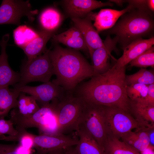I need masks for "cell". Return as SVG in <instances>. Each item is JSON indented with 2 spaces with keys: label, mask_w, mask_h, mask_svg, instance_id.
<instances>
[{
  "label": "cell",
  "mask_w": 154,
  "mask_h": 154,
  "mask_svg": "<svg viewBox=\"0 0 154 154\" xmlns=\"http://www.w3.org/2000/svg\"><path fill=\"white\" fill-rule=\"evenodd\" d=\"M38 35V32H37L26 25H20L13 31L15 42L21 48L27 46Z\"/></svg>",
  "instance_id": "cell-27"
},
{
  "label": "cell",
  "mask_w": 154,
  "mask_h": 154,
  "mask_svg": "<svg viewBox=\"0 0 154 154\" xmlns=\"http://www.w3.org/2000/svg\"><path fill=\"white\" fill-rule=\"evenodd\" d=\"M52 38L54 41L61 43L73 49L88 52L86 44L82 34L75 26L60 34L54 35Z\"/></svg>",
  "instance_id": "cell-19"
},
{
  "label": "cell",
  "mask_w": 154,
  "mask_h": 154,
  "mask_svg": "<svg viewBox=\"0 0 154 154\" xmlns=\"http://www.w3.org/2000/svg\"><path fill=\"white\" fill-rule=\"evenodd\" d=\"M130 66L141 68L154 67V47L152 46L129 63Z\"/></svg>",
  "instance_id": "cell-30"
},
{
  "label": "cell",
  "mask_w": 154,
  "mask_h": 154,
  "mask_svg": "<svg viewBox=\"0 0 154 154\" xmlns=\"http://www.w3.org/2000/svg\"><path fill=\"white\" fill-rule=\"evenodd\" d=\"M154 44L153 36L148 39L140 38L132 42L123 49L122 55L114 65L118 68L125 66Z\"/></svg>",
  "instance_id": "cell-16"
},
{
  "label": "cell",
  "mask_w": 154,
  "mask_h": 154,
  "mask_svg": "<svg viewBox=\"0 0 154 154\" xmlns=\"http://www.w3.org/2000/svg\"><path fill=\"white\" fill-rule=\"evenodd\" d=\"M9 38V35H3L1 41V54L0 55V89L15 85L20 79V73L15 72L10 67L8 62V56L6 47Z\"/></svg>",
  "instance_id": "cell-14"
},
{
  "label": "cell",
  "mask_w": 154,
  "mask_h": 154,
  "mask_svg": "<svg viewBox=\"0 0 154 154\" xmlns=\"http://www.w3.org/2000/svg\"><path fill=\"white\" fill-rule=\"evenodd\" d=\"M127 86L134 84H141L149 85L154 84L153 70L141 68L135 73L125 76Z\"/></svg>",
  "instance_id": "cell-28"
},
{
  "label": "cell",
  "mask_w": 154,
  "mask_h": 154,
  "mask_svg": "<svg viewBox=\"0 0 154 154\" xmlns=\"http://www.w3.org/2000/svg\"><path fill=\"white\" fill-rule=\"evenodd\" d=\"M13 122L10 119L6 120L0 118V140L16 141L18 132L14 127Z\"/></svg>",
  "instance_id": "cell-31"
},
{
  "label": "cell",
  "mask_w": 154,
  "mask_h": 154,
  "mask_svg": "<svg viewBox=\"0 0 154 154\" xmlns=\"http://www.w3.org/2000/svg\"><path fill=\"white\" fill-rule=\"evenodd\" d=\"M148 86L143 84H134L127 86L126 93L129 99L133 101L146 103L145 100Z\"/></svg>",
  "instance_id": "cell-29"
},
{
  "label": "cell",
  "mask_w": 154,
  "mask_h": 154,
  "mask_svg": "<svg viewBox=\"0 0 154 154\" xmlns=\"http://www.w3.org/2000/svg\"><path fill=\"white\" fill-rule=\"evenodd\" d=\"M79 124L95 140L103 151L108 139L104 106L85 101Z\"/></svg>",
  "instance_id": "cell-5"
},
{
  "label": "cell",
  "mask_w": 154,
  "mask_h": 154,
  "mask_svg": "<svg viewBox=\"0 0 154 154\" xmlns=\"http://www.w3.org/2000/svg\"><path fill=\"white\" fill-rule=\"evenodd\" d=\"M20 92L9 86L0 89V118L8 116L10 110L17 108Z\"/></svg>",
  "instance_id": "cell-23"
},
{
  "label": "cell",
  "mask_w": 154,
  "mask_h": 154,
  "mask_svg": "<svg viewBox=\"0 0 154 154\" xmlns=\"http://www.w3.org/2000/svg\"><path fill=\"white\" fill-rule=\"evenodd\" d=\"M154 28L152 13L133 8L120 17L108 34L115 35L123 49L132 42L150 35Z\"/></svg>",
  "instance_id": "cell-3"
},
{
  "label": "cell",
  "mask_w": 154,
  "mask_h": 154,
  "mask_svg": "<svg viewBox=\"0 0 154 154\" xmlns=\"http://www.w3.org/2000/svg\"><path fill=\"white\" fill-rule=\"evenodd\" d=\"M108 1L113 3H115L119 6H122L124 3H125V0H110Z\"/></svg>",
  "instance_id": "cell-40"
},
{
  "label": "cell",
  "mask_w": 154,
  "mask_h": 154,
  "mask_svg": "<svg viewBox=\"0 0 154 154\" xmlns=\"http://www.w3.org/2000/svg\"><path fill=\"white\" fill-rule=\"evenodd\" d=\"M104 107L108 137L120 139L127 132L141 126L129 112L116 108Z\"/></svg>",
  "instance_id": "cell-8"
},
{
  "label": "cell",
  "mask_w": 154,
  "mask_h": 154,
  "mask_svg": "<svg viewBox=\"0 0 154 154\" xmlns=\"http://www.w3.org/2000/svg\"><path fill=\"white\" fill-rule=\"evenodd\" d=\"M85 101L81 98L67 95L58 105L57 120L60 134L78 130Z\"/></svg>",
  "instance_id": "cell-6"
},
{
  "label": "cell",
  "mask_w": 154,
  "mask_h": 154,
  "mask_svg": "<svg viewBox=\"0 0 154 154\" xmlns=\"http://www.w3.org/2000/svg\"><path fill=\"white\" fill-rule=\"evenodd\" d=\"M40 108L33 97L21 92L18 98L17 107L14 109L19 114L27 116L33 114Z\"/></svg>",
  "instance_id": "cell-26"
},
{
  "label": "cell",
  "mask_w": 154,
  "mask_h": 154,
  "mask_svg": "<svg viewBox=\"0 0 154 154\" xmlns=\"http://www.w3.org/2000/svg\"><path fill=\"white\" fill-rule=\"evenodd\" d=\"M14 89L33 96L41 106L48 104L55 100H61L66 95V90L52 81L43 83L36 86L26 85L15 87Z\"/></svg>",
  "instance_id": "cell-10"
},
{
  "label": "cell",
  "mask_w": 154,
  "mask_h": 154,
  "mask_svg": "<svg viewBox=\"0 0 154 154\" xmlns=\"http://www.w3.org/2000/svg\"><path fill=\"white\" fill-rule=\"evenodd\" d=\"M33 145L37 154H47L54 151L65 149L76 146L78 142L75 134L72 135L64 134L51 136L33 135Z\"/></svg>",
  "instance_id": "cell-11"
},
{
  "label": "cell",
  "mask_w": 154,
  "mask_h": 154,
  "mask_svg": "<svg viewBox=\"0 0 154 154\" xmlns=\"http://www.w3.org/2000/svg\"><path fill=\"white\" fill-rule=\"evenodd\" d=\"M139 153L140 154H154V146L150 144L146 149Z\"/></svg>",
  "instance_id": "cell-35"
},
{
  "label": "cell",
  "mask_w": 154,
  "mask_h": 154,
  "mask_svg": "<svg viewBox=\"0 0 154 154\" xmlns=\"http://www.w3.org/2000/svg\"><path fill=\"white\" fill-rule=\"evenodd\" d=\"M38 12L37 10L32 9L29 0H3L0 6V25H19L24 16L33 22Z\"/></svg>",
  "instance_id": "cell-9"
},
{
  "label": "cell",
  "mask_w": 154,
  "mask_h": 154,
  "mask_svg": "<svg viewBox=\"0 0 154 154\" xmlns=\"http://www.w3.org/2000/svg\"><path fill=\"white\" fill-rule=\"evenodd\" d=\"M63 2L66 11L71 18H84L93 10L114 5L109 1L103 2L95 0H66Z\"/></svg>",
  "instance_id": "cell-15"
},
{
  "label": "cell",
  "mask_w": 154,
  "mask_h": 154,
  "mask_svg": "<svg viewBox=\"0 0 154 154\" xmlns=\"http://www.w3.org/2000/svg\"><path fill=\"white\" fill-rule=\"evenodd\" d=\"M104 46L98 48L93 52L91 57L93 62V76L103 74L111 68L110 59L111 53L117 51V39L108 35L103 42Z\"/></svg>",
  "instance_id": "cell-12"
},
{
  "label": "cell",
  "mask_w": 154,
  "mask_h": 154,
  "mask_svg": "<svg viewBox=\"0 0 154 154\" xmlns=\"http://www.w3.org/2000/svg\"><path fill=\"white\" fill-rule=\"evenodd\" d=\"M54 35L53 32L43 30L38 32V36L27 46L22 48L27 57L29 62L44 53L46 44Z\"/></svg>",
  "instance_id": "cell-22"
},
{
  "label": "cell",
  "mask_w": 154,
  "mask_h": 154,
  "mask_svg": "<svg viewBox=\"0 0 154 154\" xmlns=\"http://www.w3.org/2000/svg\"><path fill=\"white\" fill-rule=\"evenodd\" d=\"M147 6L149 9L152 12L154 11V0H147Z\"/></svg>",
  "instance_id": "cell-37"
},
{
  "label": "cell",
  "mask_w": 154,
  "mask_h": 154,
  "mask_svg": "<svg viewBox=\"0 0 154 154\" xmlns=\"http://www.w3.org/2000/svg\"><path fill=\"white\" fill-rule=\"evenodd\" d=\"M125 70V66L118 68L113 65L106 72L92 76L79 87L76 96L88 102L129 112Z\"/></svg>",
  "instance_id": "cell-1"
},
{
  "label": "cell",
  "mask_w": 154,
  "mask_h": 154,
  "mask_svg": "<svg viewBox=\"0 0 154 154\" xmlns=\"http://www.w3.org/2000/svg\"><path fill=\"white\" fill-rule=\"evenodd\" d=\"M134 8L129 4L126 7L121 10L109 9H101L97 13H94L93 24L98 33L102 31L110 29L116 23L122 15Z\"/></svg>",
  "instance_id": "cell-17"
},
{
  "label": "cell",
  "mask_w": 154,
  "mask_h": 154,
  "mask_svg": "<svg viewBox=\"0 0 154 154\" xmlns=\"http://www.w3.org/2000/svg\"><path fill=\"white\" fill-rule=\"evenodd\" d=\"M125 2L131 5L135 9H141L152 13L148 9L147 6V0H125Z\"/></svg>",
  "instance_id": "cell-33"
},
{
  "label": "cell",
  "mask_w": 154,
  "mask_h": 154,
  "mask_svg": "<svg viewBox=\"0 0 154 154\" xmlns=\"http://www.w3.org/2000/svg\"><path fill=\"white\" fill-rule=\"evenodd\" d=\"M65 149H61L54 151L50 152L47 154H65Z\"/></svg>",
  "instance_id": "cell-39"
},
{
  "label": "cell",
  "mask_w": 154,
  "mask_h": 154,
  "mask_svg": "<svg viewBox=\"0 0 154 154\" xmlns=\"http://www.w3.org/2000/svg\"><path fill=\"white\" fill-rule=\"evenodd\" d=\"M94 14L91 12L84 18H71L75 26L84 38L91 58L95 50L104 46L103 42L91 21L94 19Z\"/></svg>",
  "instance_id": "cell-13"
},
{
  "label": "cell",
  "mask_w": 154,
  "mask_h": 154,
  "mask_svg": "<svg viewBox=\"0 0 154 154\" xmlns=\"http://www.w3.org/2000/svg\"><path fill=\"white\" fill-rule=\"evenodd\" d=\"M145 102L149 104L154 106V84L148 86Z\"/></svg>",
  "instance_id": "cell-34"
},
{
  "label": "cell",
  "mask_w": 154,
  "mask_h": 154,
  "mask_svg": "<svg viewBox=\"0 0 154 154\" xmlns=\"http://www.w3.org/2000/svg\"><path fill=\"white\" fill-rule=\"evenodd\" d=\"M103 152V154H140L123 141L110 137H108Z\"/></svg>",
  "instance_id": "cell-25"
},
{
  "label": "cell",
  "mask_w": 154,
  "mask_h": 154,
  "mask_svg": "<svg viewBox=\"0 0 154 154\" xmlns=\"http://www.w3.org/2000/svg\"><path fill=\"white\" fill-rule=\"evenodd\" d=\"M129 112L141 126L154 128V106L129 100Z\"/></svg>",
  "instance_id": "cell-18"
},
{
  "label": "cell",
  "mask_w": 154,
  "mask_h": 154,
  "mask_svg": "<svg viewBox=\"0 0 154 154\" xmlns=\"http://www.w3.org/2000/svg\"><path fill=\"white\" fill-rule=\"evenodd\" d=\"M0 154H33L32 149H28L18 144L0 143Z\"/></svg>",
  "instance_id": "cell-32"
},
{
  "label": "cell",
  "mask_w": 154,
  "mask_h": 154,
  "mask_svg": "<svg viewBox=\"0 0 154 154\" xmlns=\"http://www.w3.org/2000/svg\"><path fill=\"white\" fill-rule=\"evenodd\" d=\"M75 133L78 140L75 147L77 154H103L97 142L82 125H79Z\"/></svg>",
  "instance_id": "cell-20"
},
{
  "label": "cell",
  "mask_w": 154,
  "mask_h": 154,
  "mask_svg": "<svg viewBox=\"0 0 154 154\" xmlns=\"http://www.w3.org/2000/svg\"><path fill=\"white\" fill-rule=\"evenodd\" d=\"M48 55L56 76L52 81L66 91L93 76L92 65L77 50L56 45L49 49Z\"/></svg>",
  "instance_id": "cell-2"
},
{
  "label": "cell",
  "mask_w": 154,
  "mask_h": 154,
  "mask_svg": "<svg viewBox=\"0 0 154 154\" xmlns=\"http://www.w3.org/2000/svg\"><path fill=\"white\" fill-rule=\"evenodd\" d=\"M39 20L40 24L44 30L53 32L60 25L62 17L57 10L53 8H48L41 13Z\"/></svg>",
  "instance_id": "cell-24"
},
{
  "label": "cell",
  "mask_w": 154,
  "mask_h": 154,
  "mask_svg": "<svg viewBox=\"0 0 154 154\" xmlns=\"http://www.w3.org/2000/svg\"><path fill=\"white\" fill-rule=\"evenodd\" d=\"M58 100H53L40 107L35 113L29 116L18 113L13 109L11 111L10 119L17 130L35 127L40 135H55L59 134L57 120Z\"/></svg>",
  "instance_id": "cell-4"
},
{
  "label": "cell",
  "mask_w": 154,
  "mask_h": 154,
  "mask_svg": "<svg viewBox=\"0 0 154 154\" xmlns=\"http://www.w3.org/2000/svg\"><path fill=\"white\" fill-rule=\"evenodd\" d=\"M71 147L66 149L65 154H77L75 147Z\"/></svg>",
  "instance_id": "cell-38"
},
{
  "label": "cell",
  "mask_w": 154,
  "mask_h": 154,
  "mask_svg": "<svg viewBox=\"0 0 154 154\" xmlns=\"http://www.w3.org/2000/svg\"><path fill=\"white\" fill-rule=\"evenodd\" d=\"M49 49L30 62H26L21 69L19 81L15 87L26 85L33 82L45 83L50 81L54 73L48 55Z\"/></svg>",
  "instance_id": "cell-7"
},
{
  "label": "cell",
  "mask_w": 154,
  "mask_h": 154,
  "mask_svg": "<svg viewBox=\"0 0 154 154\" xmlns=\"http://www.w3.org/2000/svg\"><path fill=\"white\" fill-rule=\"evenodd\" d=\"M150 128L140 126L130 131L121 138L122 141L139 152L146 149L150 144L149 135Z\"/></svg>",
  "instance_id": "cell-21"
},
{
  "label": "cell",
  "mask_w": 154,
  "mask_h": 154,
  "mask_svg": "<svg viewBox=\"0 0 154 154\" xmlns=\"http://www.w3.org/2000/svg\"><path fill=\"white\" fill-rule=\"evenodd\" d=\"M154 128H150L149 130V135L150 144L154 146Z\"/></svg>",
  "instance_id": "cell-36"
}]
</instances>
